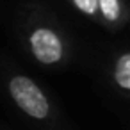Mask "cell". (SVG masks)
I'll use <instances>...</instances> for the list:
<instances>
[{
    "label": "cell",
    "mask_w": 130,
    "mask_h": 130,
    "mask_svg": "<svg viewBox=\"0 0 130 130\" xmlns=\"http://www.w3.org/2000/svg\"><path fill=\"white\" fill-rule=\"evenodd\" d=\"M16 39L23 54L43 70H66L77 61L78 46L73 34L50 7L39 2L20 7Z\"/></svg>",
    "instance_id": "1"
},
{
    "label": "cell",
    "mask_w": 130,
    "mask_h": 130,
    "mask_svg": "<svg viewBox=\"0 0 130 130\" xmlns=\"http://www.w3.org/2000/svg\"><path fill=\"white\" fill-rule=\"evenodd\" d=\"M0 91L36 130H75L54 94L4 57L0 59Z\"/></svg>",
    "instance_id": "2"
},
{
    "label": "cell",
    "mask_w": 130,
    "mask_h": 130,
    "mask_svg": "<svg viewBox=\"0 0 130 130\" xmlns=\"http://www.w3.org/2000/svg\"><path fill=\"white\" fill-rule=\"evenodd\" d=\"M80 16L110 34L121 32L130 20L128 0H64Z\"/></svg>",
    "instance_id": "3"
},
{
    "label": "cell",
    "mask_w": 130,
    "mask_h": 130,
    "mask_svg": "<svg viewBox=\"0 0 130 130\" xmlns=\"http://www.w3.org/2000/svg\"><path fill=\"white\" fill-rule=\"evenodd\" d=\"M102 75L109 94L121 105H126L130 100V52L125 43L110 46Z\"/></svg>",
    "instance_id": "4"
}]
</instances>
